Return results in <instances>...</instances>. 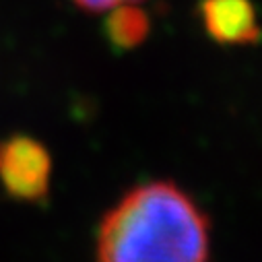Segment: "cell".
<instances>
[{
	"instance_id": "6da1fadb",
	"label": "cell",
	"mask_w": 262,
	"mask_h": 262,
	"mask_svg": "<svg viewBox=\"0 0 262 262\" xmlns=\"http://www.w3.org/2000/svg\"><path fill=\"white\" fill-rule=\"evenodd\" d=\"M207 215L173 182L133 188L97 231V262H209Z\"/></svg>"
},
{
	"instance_id": "7a4b0ae2",
	"label": "cell",
	"mask_w": 262,
	"mask_h": 262,
	"mask_svg": "<svg viewBox=\"0 0 262 262\" xmlns=\"http://www.w3.org/2000/svg\"><path fill=\"white\" fill-rule=\"evenodd\" d=\"M52 155L43 143L27 135L0 141V186L17 201L39 203L50 192Z\"/></svg>"
},
{
	"instance_id": "3957f363",
	"label": "cell",
	"mask_w": 262,
	"mask_h": 262,
	"mask_svg": "<svg viewBox=\"0 0 262 262\" xmlns=\"http://www.w3.org/2000/svg\"><path fill=\"white\" fill-rule=\"evenodd\" d=\"M203 27L217 43L246 46L260 39L258 13L252 0H201Z\"/></svg>"
},
{
	"instance_id": "277c9868",
	"label": "cell",
	"mask_w": 262,
	"mask_h": 262,
	"mask_svg": "<svg viewBox=\"0 0 262 262\" xmlns=\"http://www.w3.org/2000/svg\"><path fill=\"white\" fill-rule=\"evenodd\" d=\"M151 31L149 15L139 7V3L120 5L107 11L105 17V37L118 50L139 48Z\"/></svg>"
},
{
	"instance_id": "5b68a950",
	"label": "cell",
	"mask_w": 262,
	"mask_h": 262,
	"mask_svg": "<svg viewBox=\"0 0 262 262\" xmlns=\"http://www.w3.org/2000/svg\"><path fill=\"white\" fill-rule=\"evenodd\" d=\"M73 3L89 13H101V11H110L114 7L120 5H130V3H141V0H73Z\"/></svg>"
}]
</instances>
